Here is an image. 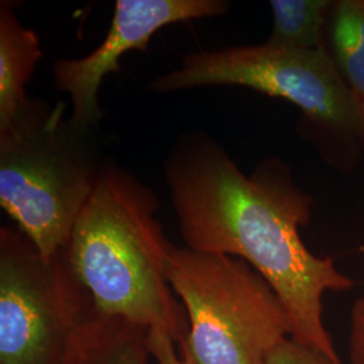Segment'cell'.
I'll use <instances>...</instances> for the list:
<instances>
[{
	"label": "cell",
	"mask_w": 364,
	"mask_h": 364,
	"mask_svg": "<svg viewBox=\"0 0 364 364\" xmlns=\"http://www.w3.org/2000/svg\"><path fill=\"white\" fill-rule=\"evenodd\" d=\"M359 141L362 151H364V117L360 119V130H359Z\"/></svg>",
	"instance_id": "15"
},
{
	"label": "cell",
	"mask_w": 364,
	"mask_h": 364,
	"mask_svg": "<svg viewBox=\"0 0 364 364\" xmlns=\"http://www.w3.org/2000/svg\"><path fill=\"white\" fill-rule=\"evenodd\" d=\"M165 174L186 247L245 260L281 299L290 338L344 364L324 326L323 297L355 282L301 239L312 198L287 165L266 159L246 176L220 144L189 135L170 154Z\"/></svg>",
	"instance_id": "1"
},
{
	"label": "cell",
	"mask_w": 364,
	"mask_h": 364,
	"mask_svg": "<svg viewBox=\"0 0 364 364\" xmlns=\"http://www.w3.org/2000/svg\"><path fill=\"white\" fill-rule=\"evenodd\" d=\"M331 0H272L273 30L267 45L291 50H316L326 45Z\"/></svg>",
	"instance_id": "11"
},
{
	"label": "cell",
	"mask_w": 364,
	"mask_h": 364,
	"mask_svg": "<svg viewBox=\"0 0 364 364\" xmlns=\"http://www.w3.org/2000/svg\"><path fill=\"white\" fill-rule=\"evenodd\" d=\"M93 312L65 248L43 258L18 228L0 230V364H63Z\"/></svg>",
	"instance_id": "6"
},
{
	"label": "cell",
	"mask_w": 364,
	"mask_h": 364,
	"mask_svg": "<svg viewBox=\"0 0 364 364\" xmlns=\"http://www.w3.org/2000/svg\"><path fill=\"white\" fill-rule=\"evenodd\" d=\"M328 34L329 52L351 93L360 123L364 117V0L335 1Z\"/></svg>",
	"instance_id": "10"
},
{
	"label": "cell",
	"mask_w": 364,
	"mask_h": 364,
	"mask_svg": "<svg viewBox=\"0 0 364 364\" xmlns=\"http://www.w3.org/2000/svg\"><path fill=\"white\" fill-rule=\"evenodd\" d=\"M350 360L351 364H364V297L356 299L352 306Z\"/></svg>",
	"instance_id": "14"
},
{
	"label": "cell",
	"mask_w": 364,
	"mask_h": 364,
	"mask_svg": "<svg viewBox=\"0 0 364 364\" xmlns=\"http://www.w3.org/2000/svg\"><path fill=\"white\" fill-rule=\"evenodd\" d=\"M149 350L158 364H196L186 353H177L176 343L161 331H149Z\"/></svg>",
	"instance_id": "13"
},
{
	"label": "cell",
	"mask_w": 364,
	"mask_h": 364,
	"mask_svg": "<svg viewBox=\"0 0 364 364\" xmlns=\"http://www.w3.org/2000/svg\"><path fill=\"white\" fill-rule=\"evenodd\" d=\"M42 58L39 37L15 16L9 3L0 6V131L11 126L31 99L26 85Z\"/></svg>",
	"instance_id": "8"
},
{
	"label": "cell",
	"mask_w": 364,
	"mask_h": 364,
	"mask_svg": "<svg viewBox=\"0 0 364 364\" xmlns=\"http://www.w3.org/2000/svg\"><path fill=\"white\" fill-rule=\"evenodd\" d=\"M207 85H239L285 99L299 107L314 132L362 150L356 105L326 46L291 50L263 43L201 50L151 82L158 93Z\"/></svg>",
	"instance_id": "5"
},
{
	"label": "cell",
	"mask_w": 364,
	"mask_h": 364,
	"mask_svg": "<svg viewBox=\"0 0 364 364\" xmlns=\"http://www.w3.org/2000/svg\"><path fill=\"white\" fill-rule=\"evenodd\" d=\"M158 207L150 188L107 161L66 257L99 316L165 332L181 347L189 324L168 281L176 247L156 218Z\"/></svg>",
	"instance_id": "2"
},
{
	"label": "cell",
	"mask_w": 364,
	"mask_h": 364,
	"mask_svg": "<svg viewBox=\"0 0 364 364\" xmlns=\"http://www.w3.org/2000/svg\"><path fill=\"white\" fill-rule=\"evenodd\" d=\"M95 129L66 119L61 102L31 99L0 131V205L43 258L68 246L100 181L107 161L99 156Z\"/></svg>",
	"instance_id": "3"
},
{
	"label": "cell",
	"mask_w": 364,
	"mask_h": 364,
	"mask_svg": "<svg viewBox=\"0 0 364 364\" xmlns=\"http://www.w3.org/2000/svg\"><path fill=\"white\" fill-rule=\"evenodd\" d=\"M266 364H338L326 355L301 344L291 338L278 346Z\"/></svg>",
	"instance_id": "12"
},
{
	"label": "cell",
	"mask_w": 364,
	"mask_h": 364,
	"mask_svg": "<svg viewBox=\"0 0 364 364\" xmlns=\"http://www.w3.org/2000/svg\"><path fill=\"white\" fill-rule=\"evenodd\" d=\"M149 331L93 312L78 326L63 364H149Z\"/></svg>",
	"instance_id": "9"
},
{
	"label": "cell",
	"mask_w": 364,
	"mask_h": 364,
	"mask_svg": "<svg viewBox=\"0 0 364 364\" xmlns=\"http://www.w3.org/2000/svg\"><path fill=\"white\" fill-rule=\"evenodd\" d=\"M223 0H117L105 41L77 60H58L53 66L57 90L70 97V122L97 127L103 119L97 93L105 76L120 70L119 60L131 50L146 52L151 37L171 23L219 16L228 10Z\"/></svg>",
	"instance_id": "7"
},
{
	"label": "cell",
	"mask_w": 364,
	"mask_h": 364,
	"mask_svg": "<svg viewBox=\"0 0 364 364\" xmlns=\"http://www.w3.org/2000/svg\"><path fill=\"white\" fill-rule=\"evenodd\" d=\"M168 281L188 313L180 351L196 364H266L291 336L281 299L245 260L174 248Z\"/></svg>",
	"instance_id": "4"
}]
</instances>
